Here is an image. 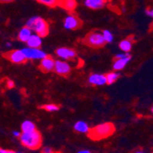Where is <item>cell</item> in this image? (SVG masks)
I'll use <instances>...</instances> for the list:
<instances>
[{"label": "cell", "instance_id": "32", "mask_svg": "<svg viewBox=\"0 0 153 153\" xmlns=\"http://www.w3.org/2000/svg\"><path fill=\"white\" fill-rule=\"evenodd\" d=\"M15 153H26V152H22V151H18V152H15Z\"/></svg>", "mask_w": 153, "mask_h": 153}, {"label": "cell", "instance_id": "20", "mask_svg": "<svg viewBox=\"0 0 153 153\" xmlns=\"http://www.w3.org/2000/svg\"><path fill=\"white\" fill-rule=\"evenodd\" d=\"M119 76H120V74H118L117 71L108 73V74L105 75L106 85H112V83H115V82H117V80L119 78Z\"/></svg>", "mask_w": 153, "mask_h": 153}, {"label": "cell", "instance_id": "13", "mask_svg": "<svg viewBox=\"0 0 153 153\" xmlns=\"http://www.w3.org/2000/svg\"><path fill=\"white\" fill-rule=\"evenodd\" d=\"M58 7H62L68 12H74L77 7L76 0H59Z\"/></svg>", "mask_w": 153, "mask_h": 153}, {"label": "cell", "instance_id": "12", "mask_svg": "<svg viewBox=\"0 0 153 153\" xmlns=\"http://www.w3.org/2000/svg\"><path fill=\"white\" fill-rule=\"evenodd\" d=\"M130 60H131V55H128V56L124 57V58L115 59V61L113 62V69L115 71L123 70V69L127 66V64L130 62Z\"/></svg>", "mask_w": 153, "mask_h": 153}, {"label": "cell", "instance_id": "16", "mask_svg": "<svg viewBox=\"0 0 153 153\" xmlns=\"http://www.w3.org/2000/svg\"><path fill=\"white\" fill-rule=\"evenodd\" d=\"M32 30L30 29V27H27V26L23 27L22 29L19 30V35H18V39L22 41V42H27V40L30 39V37L32 35Z\"/></svg>", "mask_w": 153, "mask_h": 153}, {"label": "cell", "instance_id": "25", "mask_svg": "<svg viewBox=\"0 0 153 153\" xmlns=\"http://www.w3.org/2000/svg\"><path fill=\"white\" fill-rule=\"evenodd\" d=\"M7 87L9 88V89H12L15 87V82H14V81L12 80H7Z\"/></svg>", "mask_w": 153, "mask_h": 153}, {"label": "cell", "instance_id": "23", "mask_svg": "<svg viewBox=\"0 0 153 153\" xmlns=\"http://www.w3.org/2000/svg\"><path fill=\"white\" fill-rule=\"evenodd\" d=\"M101 33H102V36H103L105 41V43H110V42H112L113 39H114V36H113L112 32L109 31V30H103Z\"/></svg>", "mask_w": 153, "mask_h": 153}, {"label": "cell", "instance_id": "9", "mask_svg": "<svg viewBox=\"0 0 153 153\" xmlns=\"http://www.w3.org/2000/svg\"><path fill=\"white\" fill-rule=\"evenodd\" d=\"M55 54L62 61H72L76 57V51L74 49L61 47L55 51Z\"/></svg>", "mask_w": 153, "mask_h": 153}, {"label": "cell", "instance_id": "26", "mask_svg": "<svg viewBox=\"0 0 153 153\" xmlns=\"http://www.w3.org/2000/svg\"><path fill=\"white\" fill-rule=\"evenodd\" d=\"M145 13H146V15H147L148 17H149V18H152V17H153V9L150 8V7L146 8Z\"/></svg>", "mask_w": 153, "mask_h": 153}, {"label": "cell", "instance_id": "31", "mask_svg": "<svg viewBox=\"0 0 153 153\" xmlns=\"http://www.w3.org/2000/svg\"><path fill=\"white\" fill-rule=\"evenodd\" d=\"M135 153H146V152H144V151H141V150H140V151H137V152H135Z\"/></svg>", "mask_w": 153, "mask_h": 153}, {"label": "cell", "instance_id": "15", "mask_svg": "<svg viewBox=\"0 0 153 153\" xmlns=\"http://www.w3.org/2000/svg\"><path fill=\"white\" fill-rule=\"evenodd\" d=\"M74 128L76 132L78 133H82V134H88L90 131V127L89 125L85 122V121H77L74 125Z\"/></svg>", "mask_w": 153, "mask_h": 153}, {"label": "cell", "instance_id": "5", "mask_svg": "<svg viewBox=\"0 0 153 153\" xmlns=\"http://www.w3.org/2000/svg\"><path fill=\"white\" fill-rule=\"evenodd\" d=\"M27 60H42L47 56V53L40 48H30L27 47L21 50Z\"/></svg>", "mask_w": 153, "mask_h": 153}, {"label": "cell", "instance_id": "7", "mask_svg": "<svg viewBox=\"0 0 153 153\" xmlns=\"http://www.w3.org/2000/svg\"><path fill=\"white\" fill-rule=\"evenodd\" d=\"M4 56L7 60H9L11 62L16 63V64H21L27 61L25 55L23 54L21 50H13V51H7V53L4 54Z\"/></svg>", "mask_w": 153, "mask_h": 153}, {"label": "cell", "instance_id": "2", "mask_svg": "<svg viewBox=\"0 0 153 153\" xmlns=\"http://www.w3.org/2000/svg\"><path fill=\"white\" fill-rule=\"evenodd\" d=\"M21 144L29 149L36 150L40 148L42 144V137L40 133L35 129L31 132H21L19 136Z\"/></svg>", "mask_w": 153, "mask_h": 153}, {"label": "cell", "instance_id": "4", "mask_svg": "<svg viewBox=\"0 0 153 153\" xmlns=\"http://www.w3.org/2000/svg\"><path fill=\"white\" fill-rule=\"evenodd\" d=\"M82 42L85 45L91 48H94V49L102 48L105 45V41L102 36V33L98 31L89 32L85 38H83Z\"/></svg>", "mask_w": 153, "mask_h": 153}, {"label": "cell", "instance_id": "14", "mask_svg": "<svg viewBox=\"0 0 153 153\" xmlns=\"http://www.w3.org/2000/svg\"><path fill=\"white\" fill-rule=\"evenodd\" d=\"M27 45L30 48H40L42 44V38L39 36L38 34L32 33L30 39L27 40Z\"/></svg>", "mask_w": 153, "mask_h": 153}, {"label": "cell", "instance_id": "19", "mask_svg": "<svg viewBox=\"0 0 153 153\" xmlns=\"http://www.w3.org/2000/svg\"><path fill=\"white\" fill-rule=\"evenodd\" d=\"M36 129L35 124L30 120H25L21 124V132H31Z\"/></svg>", "mask_w": 153, "mask_h": 153}, {"label": "cell", "instance_id": "10", "mask_svg": "<svg viewBox=\"0 0 153 153\" xmlns=\"http://www.w3.org/2000/svg\"><path fill=\"white\" fill-rule=\"evenodd\" d=\"M54 64H55V60L51 57L47 56L43 58L42 60H40L39 63V70L42 71L43 73H51L53 71L54 69Z\"/></svg>", "mask_w": 153, "mask_h": 153}, {"label": "cell", "instance_id": "28", "mask_svg": "<svg viewBox=\"0 0 153 153\" xmlns=\"http://www.w3.org/2000/svg\"><path fill=\"white\" fill-rule=\"evenodd\" d=\"M20 133H21V132H19V131H17V130H14V131L12 132L13 136H14V137H19V136H20Z\"/></svg>", "mask_w": 153, "mask_h": 153}, {"label": "cell", "instance_id": "3", "mask_svg": "<svg viewBox=\"0 0 153 153\" xmlns=\"http://www.w3.org/2000/svg\"><path fill=\"white\" fill-rule=\"evenodd\" d=\"M26 26L32 30L35 34L39 36L46 37L49 34V24L48 22L40 17H32L27 21Z\"/></svg>", "mask_w": 153, "mask_h": 153}, {"label": "cell", "instance_id": "30", "mask_svg": "<svg viewBox=\"0 0 153 153\" xmlns=\"http://www.w3.org/2000/svg\"><path fill=\"white\" fill-rule=\"evenodd\" d=\"M14 0H0V3H11Z\"/></svg>", "mask_w": 153, "mask_h": 153}, {"label": "cell", "instance_id": "1", "mask_svg": "<svg viewBox=\"0 0 153 153\" xmlns=\"http://www.w3.org/2000/svg\"><path fill=\"white\" fill-rule=\"evenodd\" d=\"M116 130V128L113 123L105 122L101 123L97 126L94 127L90 129L88 136L93 140H101L104 138H106L110 136H112Z\"/></svg>", "mask_w": 153, "mask_h": 153}, {"label": "cell", "instance_id": "8", "mask_svg": "<svg viewBox=\"0 0 153 153\" xmlns=\"http://www.w3.org/2000/svg\"><path fill=\"white\" fill-rule=\"evenodd\" d=\"M53 71L56 73L57 74H59V75L66 76V75H68L69 74L71 73L72 67L66 61L58 60V61H55Z\"/></svg>", "mask_w": 153, "mask_h": 153}, {"label": "cell", "instance_id": "29", "mask_svg": "<svg viewBox=\"0 0 153 153\" xmlns=\"http://www.w3.org/2000/svg\"><path fill=\"white\" fill-rule=\"evenodd\" d=\"M77 153H92V151H90L88 149H82V150L78 151Z\"/></svg>", "mask_w": 153, "mask_h": 153}, {"label": "cell", "instance_id": "24", "mask_svg": "<svg viewBox=\"0 0 153 153\" xmlns=\"http://www.w3.org/2000/svg\"><path fill=\"white\" fill-rule=\"evenodd\" d=\"M41 153H55V151L51 147H43L41 149Z\"/></svg>", "mask_w": 153, "mask_h": 153}, {"label": "cell", "instance_id": "21", "mask_svg": "<svg viewBox=\"0 0 153 153\" xmlns=\"http://www.w3.org/2000/svg\"><path fill=\"white\" fill-rule=\"evenodd\" d=\"M36 1L49 7H56L59 3V0H36Z\"/></svg>", "mask_w": 153, "mask_h": 153}, {"label": "cell", "instance_id": "22", "mask_svg": "<svg viewBox=\"0 0 153 153\" xmlns=\"http://www.w3.org/2000/svg\"><path fill=\"white\" fill-rule=\"evenodd\" d=\"M40 107L48 111V112H57L58 110H60V106L56 104H47V105H44Z\"/></svg>", "mask_w": 153, "mask_h": 153}, {"label": "cell", "instance_id": "27", "mask_svg": "<svg viewBox=\"0 0 153 153\" xmlns=\"http://www.w3.org/2000/svg\"><path fill=\"white\" fill-rule=\"evenodd\" d=\"M16 151L11 150V149H2L0 148V153H15Z\"/></svg>", "mask_w": 153, "mask_h": 153}, {"label": "cell", "instance_id": "6", "mask_svg": "<svg viewBox=\"0 0 153 153\" xmlns=\"http://www.w3.org/2000/svg\"><path fill=\"white\" fill-rule=\"evenodd\" d=\"M82 21L74 14H70L67 16L63 21V27L67 30H75L82 27Z\"/></svg>", "mask_w": 153, "mask_h": 153}, {"label": "cell", "instance_id": "17", "mask_svg": "<svg viewBox=\"0 0 153 153\" xmlns=\"http://www.w3.org/2000/svg\"><path fill=\"white\" fill-rule=\"evenodd\" d=\"M132 45H133V39L128 38L125 39L123 40H121L119 42V49L123 51V52H128L132 50Z\"/></svg>", "mask_w": 153, "mask_h": 153}, {"label": "cell", "instance_id": "11", "mask_svg": "<svg viewBox=\"0 0 153 153\" xmlns=\"http://www.w3.org/2000/svg\"><path fill=\"white\" fill-rule=\"evenodd\" d=\"M88 82L90 85L94 86H103L106 85V79L105 74H92L88 77Z\"/></svg>", "mask_w": 153, "mask_h": 153}, {"label": "cell", "instance_id": "18", "mask_svg": "<svg viewBox=\"0 0 153 153\" xmlns=\"http://www.w3.org/2000/svg\"><path fill=\"white\" fill-rule=\"evenodd\" d=\"M85 5L91 9H101L105 6V0H85Z\"/></svg>", "mask_w": 153, "mask_h": 153}]
</instances>
